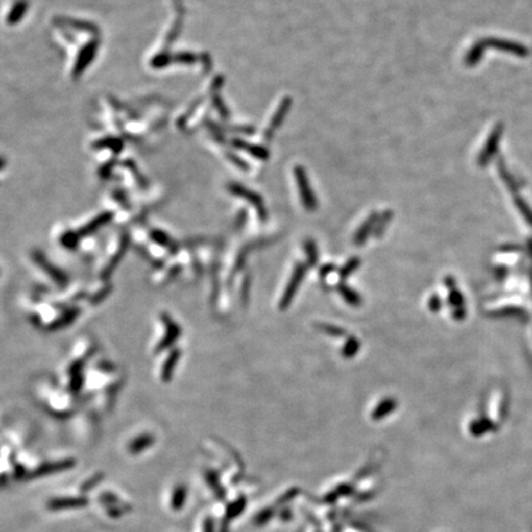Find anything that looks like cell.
<instances>
[{"mask_svg":"<svg viewBox=\"0 0 532 532\" xmlns=\"http://www.w3.org/2000/svg\"><path fill=\"white\" fill-rule=\"evenodd\" d=\"M232 191L235 194V195L244 196V199H247L248 201L252 202L254 206H256L255 208H258L260 218H261V220H265V216L268 213H266V210H265V207H264V203H262V200L260 199V197L256 195L255 192H253V191H249L248 189L245 190L244 187L239 186V185H234V186L232 187Z\"/></svg>","mask_w":532,"mask_h":532,"instance_id":"5b68a950","label":"cell"},{"mask_svg":"<svg viewBox=\"0 0 532 532\" xmlns=\"http://www.w3.org/2000/svg\"><path fill=\"white\" fill-rule=\"evenodd\" d=\"M89 504V500L85 497H63L55 498L49 501L47 506L49 509L57 511L64 509H76V507H84Z\"/></svg>","mask_w":532,"mask_h":532,"instance_id":"3957f363","label":"cell"},{"mask_svg":"<svg viewBox=\"0 0 532 532\" xmlns=\"http://www.w3.org/2000/svg\"><path fill=\"white\" fill-rule=\"evenodd\" d=\"M358 349H360V343H358V340L356 337H350V339L348 340V343H346V345L344 346L343 355L345 357H352L356 355Z\"/></svg>","mask_w":532,"mask_h":532,"instance_id":"7c38bea8","label":"cell"},{"mask_svg":"<svg viewBox=\"0 0 532 532\" xmlns=\"http://www.w3.org/2000/svg\"><path fill=\"white\" fill-rule=\"evenodd\" d=\"M396 406H397L396 400L392 398H385L382 400L381 403H379L377 408H376V410H373L372 417L375 418V419H381V418L388 415V413H391L393 409H396Z\"/></svg>","mask_w":532,"mask_h":532,"instance_id":"52a82bcc","label":"cell"},{"mask_svg":"<svg viewBox=\"0 0 532 532\" xmlns=\"http://www.w3.org/2000/svg\"><path fill=\"white\" fill-rule=\"evenodd\" d=\"M296 178H297L298 186H300V194L302 202H303L304 208H307L308 211H313L317 208V200L315 195H313V191L310 189V185L308 179H307V174L304 172L302 166H297L295 169Z\"/></svg>","mask_w":532,"mask_h":532,"instance_id":"6da1fadb","label":"cell"},{"mask_svg":"<svg viewBox=\"0 0 532 532\" xmlns=\"http://www.w3.org/2000/svg\"><path fill=\"white\" fill-rule=\"evenodd\" d=\"M186 499V488L182 484L176 486L172 495V507L174 510H180L185 504Z\"/></svg>","mask_w":532,"mask_h":532,"instance_id":"ba28073f","label":"cell"},{"mask_svg":"<svg viewBox=\"0 0 532 532\" xmlns=\"http://www.w3.org/2000/svg\"><path fill=\"white\" fill-rule=\"evenodd\" d=\"M376 218H377V216H376V214H372V216H370L369 220L366 221V223H364L362 226H361V228L358 229L356 233V237H355V243L360 245V244H362L365 240H366L367 235H369L370 231H371L373 224H375V222H376Z\"/></svg>","mask_w":532,"mask_h":532,"instance_id":"9c48e42d","label":"cell"},{"mask_svg":"<svg viewBox=\"0 0 532 532\" xmlns=\"http://www.w3.org/2000/svg\"><path fill=\"white\" fill-rule=\"evenodd\" d=\"M306 249L308 250V252H309V255H310V256H309V259H310V261H313V262L316 261V262H317V249H316L315 244L310 243V241H309V243L307 244Z\"/></svg>","mask_w":532,"mask_h":532,"instance_id":"9a60e30c","label":"cell"},{"mask_svg":"<svg viewBox=\"0 0 532 532\" xmlns=\"http://www.w3.org/2000/svg\"><path fill=\"white\" fill-rule=\"evenodd\" d=\"M304 270H306V268H304V265H302V264H300L297 268H296L295 273H294V275H292L291 280H289L287 288H286L285 294H283V296H282V300H281L280 306L282 309L287 308L289 302H291L292 298H294V295L296 294V291H297L298 287H300L301 281H302V279H303Z\"/></svg>","mask_w":532,"mask_h":532,"instance_id":"7a4b0ae2","label":"cell"},{"mask_svg":"<svg viewBox=\"0 0 532 532\" xmlns=\"http://www.w3.org/2000/svg\"><path fill=\"white\" fill-rule=\"evenodd\" d=\"M107 514H109L111 518H118L119 515H121V510L119 509H116V507H109V510H107Z\"/></svg>","mask_w":532,"mask_h":532,"instance_id":"2e32d148","label":"cell"},{"mask_svg":"<svg viewBox=\"0 0 532 532\" xmlns=\"http://www.w3.org/2000/svg\"><path fill=\"white\" fill-rule=\"evenodd\" d=\"M339 292L340 295L343 296L344 300L348 302L349 304H351V306L357 307L358 304L361 303V297L354 291V289L346 287V286H340Z\"/></svg>","mask_w":532,"mask_h":532,"instance_id":"8fae6325","label":"cell"},{"mask_svg":"<svg viewBox=\"0 0 532 532\" xmlns=\"http://www.w3.org/2000/svg\"><path fill=\"white\" fill-rule=\"evenodd\" d=\"M153 444V438L149 435H143V436H139V438H137L136 440L132 441V444L130 445V451L132 453H134V455H137V453L142 452L143 450H146V448L151 446V445Z\"/></svg>","mask_w":532,"mask_h":532,"instance_id":"30bf717a","label":"cell"},{"mask_svg":"<svg viewBox=\"0 0 532 532\" xmlns=\"http://www.w3.org/2000/svg\"><path fill=\"white\" fill-rule=\"evenodd\" d=\"M319 329H321L322 331H324V333H328L331 336L339 337V336H343V334H344V330L342 329V328L334 327V325H329V324L319 325Z\"/></svg>","mask_w":532,"mask_h":532,"instance_id":"5bb4252c","label":"cell"},{"mask_svg":"<svg viewBox=\"0 0 532 532\" xmlns=\"http://www.w3.org/2000/svg\"><path fill=\"white\" fill-rule=\"evenodd\" d=\"M358 266H360V260H358L357 258L350 259L349 260L348 264H346V266H344V268L342 269L340 275H342V277H348L349 275L352 274L355 270H356Z\"/></svg>","mask_w":532,"mask_h":532,"instance_id":"4fadbf2b","label":"cell"},{"mask_svg":"<svg viewBox=\"0 0 532 532\" xmlns=\"http://www.w3.org/2000/svg\"><path fill=\"white\" fill-rule=\"evenodd\" d=\"M73 466H74V461H71V460H65V461H61V462L46 463V465L41 466V467H38L37 469H36L34 473L31 474V478L49 476V474H53V473H57V472L65 471V469L71 468Z\"/></svg>","mask_w":532,"mask_h":532,"instance_id":"277c9868","label":"cell"},{"mask_svg":"<svg viewBox=\"0 0 532 532\" xmlns=\"http://www.w3.org/2000/svg\"><path fill=\"white\" fill-rule=\"evenodd\" d=\"M289 105H291V100H289V98H286L285 100H283V103L281 104L280 109L277 110V113L274 116V119H273V122H271L270 127H269L268 132L265 133V136L268 137V139H271V136H273L274 131L280 126V124H281V122H282V117L288 111Z\"/></svg>","mask_w":532,"mask_h":532,"instance_id":"8992f818","label":"cell"}]
</instances>
